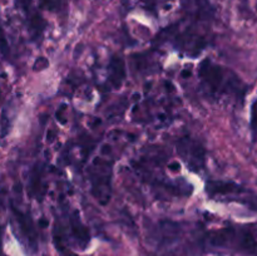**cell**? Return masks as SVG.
I'll return each mask as SVG.
<instances>
[{
	"mask_svg": "<svg viewBox=\"0 0 257 256\" xmlns=\"http://www.w3.org/2000/svg\"><path fill=\"white\" fill-rule=\"evenodd\" d=\"M47 137H48V140H49L50 142H52V141L54 140V137H55V132H54V131H48Z\"/></svg>",
	"mask_w": 257,
	"mask_h": 256,
	"instance_id": "14",
	"label": "cell"
},
{
	"mask_svg": "<svg viewBox=\"0 0 257 256\" xmlns=\"http://www.w3.org/2000/svg\"><path fill=\"white\" fill-rule=\"evenodd\" d=\"M256 9H257V4H256Z\"/></svg>",
	"mask_w": 257,
	"mask_h": 256,
	"instance_id": "17",
	"label": "cell"
},
{
	"mask_svg": "<svg viewBox=\"0 0 257 256\" xmlns=\"http://www.w3.org/2000/svg\"><path fill=\"white\" fill-rule=\"evenodd\" d=\"M40 182H42V167L40 165H37L30 175V183H29V195L35 196L40 191Z\"/></svg>",
	"mask_w": 257,
	"mask_h": 256,
	"instance_id": "7",
	"label": "cell"
},
{
	"mask_svg": "<svg viewBox=\"0 0 257 256\" xmlns=\"http://www.w3.org/2000/svg\"><path fill=\"white\" fill-rule=\"evenodd\" d=\"M39 5L43 9L54 12L60 7V0H39Z\"/></svg>",
	"mask_w": 257,
	"mask_h": 256,
	"instance_id": "9",
	"label": "cell"
},
{
	"mask_svg": "<svg viewBox=\"0 0 257 256\" xmlns=\"http://www.w3.org/2000/svg\"><path fill=\"white\" fill-rule=\"evenodd\" d=\"M182 75H183V77H190L191 72H190V70H188V72H187V70H185V72H182Z\"/></svg>",
	"mask_w": 257,
	"mask_h": 256,
	"instance_id": "15",
	"label": "cell"
},
{
	"mask_svg": "<svg viewBox=\"0 0 257 256\" xmlns=\"http://www.w3.org/2000/svg\"><path fill=\"white\" fill-rule=\"evenodd\" d=\"M251 128L253 135L257 137V100H255L251 108Z\"/></svg>",
	"mask_w": 257,
	"mask_h": 256,
	"instance_id": "10",
	"label": "cell"
},
{
	"mask_svg": "<svg viewBox=\"0 0 257 256\" xmlns=\"http://www.w3.org/2000/svg\"><path fill=\"white\" fill-rule=\"evenodd\" d=\"M206 188L211 196H237L245 192V190L235 182H225V181H210Z\"/></svg>",
	"mask_w": 257,
	"mask_h": 256,
	"instance_id": "3",
	"label": "cell"
},
{
	"mask_svg": "<svg viewBox=\"0 0 257 256\" xmlns=\"http://www.w3.org/2000/svg\"><path fill=\"white\" fill-rule=\"evenodd\" d=\"M45 22L39 14H35L34 17L30 19V30L33 33V37H39L42 32L44 30Z\"/></svg>",
	"mask_w": 257,
	"mask_h": 256,
	"instance_id": "8",
	"label": "cell"
},
{
	"mask_svg": "<svg viewBox=\"0 0 257 256\" xmlns=\"http://www.w3.org/2000/svg\"><path fill=\"white\" fill-rule=\"evenodd\" d=\"M108 73H109V80L114 88H120L125 79V64L123 59L117 55H113L108 65Z\"/></svg>",
	"mask_w": 257,
	"mask_h": 256,
	"instance_id": "4",
	"label": "cell"
},
{
	"mask_svg": "<svg viewBox=\"0 0 257 256\" xmlns=\"http://www.w3.org/2000/svg\"><path fill=\"white\" fill-rule=\"evenodd\" d=\"M0 50H2V53L4 55L8 54V43L3 34H0Z\"/></svg>",
	"mask_w": 257,
	"mask_h": 256,
	"instance_id": "12",
	"label": "cell"
},
{
	"mask_svg": "<svg viewBox=\"0 0 257 256\" xmlns=\"http://www.w3.org/2000/svg\"><path fill=\"white\" fill-rule=\"evenodd\" d=\"M48 225V222L47 221H44V220H40V226H47Z\"/></svg>",
	"mask_w": 257,
	"mask_h": 256,
	"instance_id": "16",
	"label": "cell"
},
{
	"mask_svg": "<svg viewBox=\"0 0 257 256\" xmlns=\"http://www.w3.org/2000/svg\"><path fill=\"white\" fill-rule=\"evenodd\" d=\"M171 171H180V163L178 162H172L170 166H168Z\"/></svg>",
	"mask_w": 257,
	"mask_h": 256,
	"instance_id": "13",
	"label": "cell"
},
{
	"mask_svg": "<svg viewBox=\"0 0 257 256\" xmlns=\"http://www.w3.org/2000/svg\"><path fill=\"white\" fill-rule=\"evenodd\" d=\"M12 208H13V212H14L15 216H17V220L18 222H19L20 227H22V230L24 231L27 237L29 238L30 243H32V245H35V241H37V233H35L34 226H33V222L29 218V216L24 215V213H22L20 211H18L14 205H12Z\"/></svg>",
	"mask_w": 257,
	"mask_h": 256,
	"instance_id": "6",
	"label": "cell"
},
{
	"mask_svg": "<svg viewBox=\"0 0 257 256\" xmlns=\"http://www.w3.org/2000/svg\"><path fill=\"white\" fill-rule=\"evenodd\" d=\"M72 256H74V255H72Z\"/></svg>",
	"mask_w": 257,
	"mask_h": 256,
	"instance_id": "18",
	"label": "cell"
},
{
	"mask_svg": "<svg viewBox=\"0 0 257 256\" xmlns=\"http://www.w3.org/2000/svg\"><path fill=\"white\" fill-rule=\"evenodd\" d=\"M200 75L203 82L212 90L222 89V85L226 82L225 70L220 65L213 64L211 60L206 59L200 65Z\"/></svg>",
	"mask_w": 257,
	"mask_h": 256,
	"instance_id": "2",
	"label": "cell"
},
{
	"mask_svg": "<svg viewBox=\"0 0 257 256\" xmlns=\"http://www.w3.org/2000/svg\"><path fill=\"white\" fill-rule=\"evenodd\" d=\"M177 151L186 162L193 167V170H200L205 163L206 151L203 146L198 141L192 140L190 137H183L178 142Z\"/></svg>",
	"mask_w": 257,
	"mask_h": 256,
	"instance_id": "1",
	"label": "cell"
},
{
	"mask_svg": "<svg viewBox=\"0 0 257 256\" xmlns=\"http://www.w3.org/2000/svg\"><path fill=\"white\" fill-rule=\"evenodd\" d=\"M70 227H72L73 235H74L75 238L79 241L82 247H85L87 243L89 242V231H88V228L80 222L78 212H74L72 215V217H70Z\"/></svg>",
	"mask_w": 257,
	"mask_h": 256,
	"instance_id": "5",
	"label": "cell"
},
{
	"mask_svg": "<svg viewBox=\"0 0 257 256\" xmlns=\"http://www.w3.org/2000/svg\"><path fill=\"white\" fill-rule=\"evenodd\" d=\"M47 65H48V60L45 59L44 57H40V58H38V60L35 62L34 69L35 70H43L44 68H47Z\"/></svg>",
	"mask_w": 257,
	"mask_h": 256,
	"instance_id": "11",
	"label": "cell"
}]
</instances>
